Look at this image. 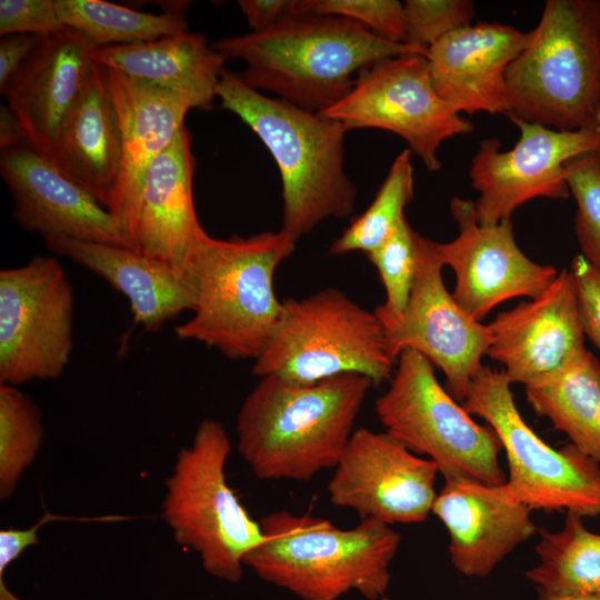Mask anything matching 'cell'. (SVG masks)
<instances>
[{
  "instance_id": "obj_1",
  "label": "cell",
  "mask_w": 600,
  "mask_h": 600,
  "mask_svg": "<svg viewBox=\"0 0 600 600\" xmlns=\"http://www.w3.org/2000/svg\"><path fill=\"white\" fill-rule=\"evenodd\" d=\"M212 48L242 60L240 79L308 111L324 112L352 89L361 70L389 58L422 56L351 20L299 12L274 26L220 39Z\"/></svg>"
},
{
  "instance_id": "obj_2",
  "label": "cell",
  "mask_w": 600,
  "mask_h": 600,
  "mask_svg": "<svg viewBox=\"0 0 600 600\" xmlns=\"http://www.w3.org/2000/svg\"><path fill=\"white\" fill-rule=\"evenodd\" d=\"M372 386L357 373L308 386L260 377L237 416L241 457L261 480L308 481L334 469Z\"/></svg>"
},
{
  "instance_id": "obj_3",
  "label": "cell",
  "mask_w": 600,
  "mask_h": 600,
  "mask_svg": "<svg viewBox=\"0 0 600 600\" xmlns=\"http://www.w3.org/2000/svg\"><path fill=\"white\" fill-rule=\"evenodd\" d=\"M296 241L283 230L216 239L203 232L190 249L182 277L193 293L192 317L174 332L234 359L257 360L283 312L274 273Z\"/></svg>"
},
{
  "instance_id": "obj_4",
  "label": "cell",
  "mask_w": 600,
  "mask_h": 600,
  "mask_svg": "<svg viewBox=\"0 0 600 600\" xmlns=\"http://www.w3.org/2000/svg\"><path fill=\"white\" fill-rule=\"evenodd\" d=\"M216 97L259 137L279 168L281 230L297 242L322 221L352 214L357 189L344 170L348 130L340 121L262 94L226 69Z\"/></svg>"
},
{
  "instance_id": "obj_5",
  "label": "cell",
  "mask_w": 600,
  "mask_h": 600,
  "mask_svg": "<svg viewBox=\"0 0 600 600\" xmlns=\"http://www.w3.org/2000/svg\"><path fill=\"white\" fill-rule=\"evenodd\" d=\"M263 540L243 564L260 579L301 600H338L356 591L382 600L390 586V564L401 536L389 524L362 519L340 529L329 520L287 510L259 521Z\"/></svg>"
},
{
  "instance_id": "obj_6",
  "label": "cell",
  "mask_w": 600,
  "mask_h": 600,
  "mask_svg": "<svg viewBox=\"0 0 600 600\" xmlns=\"http://www.w3.org/2000/svg\"><path fill=\"white\" fill-rule=\"evenodd\" d=\"M506 74L508 112L560 131L598 129L600 2L548 0Z\"/></svg>"
},
{
  "instance_id": "obj_7",
  "label": "cell",
  "mask_w": 600,
  "mask_h": 600,
  "mask_svg": "<svg viewBox=\"0 0 600 600\" xmlns=\"http://www.w3.org/2000/svg\"><path fill=\"white\" fill-rule=\"evenodd\" d=\"M397 359L377 314L337 288L283 300V312L253 374L308 386L346 373L390 381Z\"/></svg>"
},
{
  "instance_id": "obj_8",
  "label": "cell",
  "mask_w": 600,
  "mask_h": 600,
  "mask_svg": "<svg viewBox=\"0 0 600 600\" xmlns=\"http://www.w3.org/2000/svg\"><path fill=\"white\" fill-rule=\"evenodd\" d=\"M230 452L224 427L203 419L191 444L177 456L161 514L174 541L193 550L209 574L236 583L242 578L244 558L263 533L228 484Z\"/></svg>"
},
{
  "instance_id": "obj_9",
  "label": "cell",
  "mask_w": 600,
  "mask_h": 600,
  "mask_svg": "<svg viewBox=\"0 0 600 600\" xmlns=\"http://www.w3.org/2000/svg\"><path fill=\"white\" fill-rule=\"evenodd\" d=\"M376 412L387 433L413 453L427 456L444 480L506 482L496 431L478 424L457 403L420 352L406 349L399 354L388 390L376 400Z\"/></svg>"
},
{
  "instance_id": "obj_10",
  "label": "cell",
  "mask_w": 600,
  "mask_h": 600,
  "mask_svg": "<svg viewBox=\"0 0 600 600\" xmlns=\"http://www.w3.org/2000/svg\"><path fill=\"white\" fill-rule=\"evenodd\" d=\"M503 371L481 366L462 407L482 418L506 450L511 494L531 510L600 517V464L569 443L553 449L522 419Z\"/></svg>"
},
{
  "instance_id": "obj_11",
  "label": "cell",
  "mask_w": 600,
  "mask_h": 600,
  "mask_svg": "<svg viewBox=\"0 0 600 600\" xmlns=\"http://www.w3.org/2000/svg\"><path fill=\"white\" fill-rule=\"evenodd\" d=\"M73 288L54 257L0 271V384L62 374L73 348Z\"/></svg>"
},
{
  "instance_id": "obj_12",
  "label": "cell",
  "mask_w": 600,
  "mask_h": 600,
  "mask_svg": "<svg viewBox=\"0 0 600 600\" xmlns=\"http://www.w3.org/2000/svg\"><path fill=\"white\" fill-rule=\"evenodd\" d=\"M347 130L376 128L401 137L430 172L442 167L441 143L473 124L437 92L426 57L402 56L361 70L351 91L321 112Z\"/></svg>"
},
{
  "instance_id": "obj_13",
  "label": "cell",
  "mask_w": 600,
  "mask_h": 600,
  "mask_svg": "<svg viewBox=\"0 0 600 600\" xmlns=\"http://www.w3.org/2000/svg\"><path fill=\"white\" fill-rule=\"evenodd\" d=\"M520 137L508 151L500 141L487 138L470 164L472 187L480 193L474 201L477 220L496 224L531 199H566L570 191L564 166L571 159L600 151V130L560 131L513 117Z\"/></svg>"
},
{
  "instance_id": "obj_14",
  "label": "cell",
  "mask_w": 600,
  "mask_h": 600,
  "mask_svg": "<svg viewBox=\"0 0 600 600\" xmlns=\"http://www.w3.org/2000/svg\"><path fill=\"white\" fill-rule=\"evenodd\" d=\"M437 464L422 458L387 432L356 429L328 482L334 507L348 508L362 519L420 523L437 497Z\"/></svg>"
},
{
  "instance_id": "obj_15",
  "label": "cell",
  "mask_w": 600,
  "mask_h": 600,
  "mask_svg": "<svg viewBox=\"0 0 600 600\" xmlns=\"http://www.w3.org/2000/svg\"><path fill=\"white\" fill-rule=\"evenodd\" d=\"M418 264L410 299L402 317L386 328L392 356L412 349L446 376L447 391L466 399L472 377L482 366L490 333L456 301L442 279L438 242L418 233Z\"/></svg>"
},
{
  "instance_id": "obj_16",
  "label": "cell",
  "mask_w": 600,
  "mask_h": 600,
  "mask_svg": "<svg viewBox=\"0 0 600 600\" xmlns=\"http://www.w3.org/2000/svg\"><path fill=\"white\" fill-rule=\"evenodd\" d=\"M450 212L458 236L438 243V250L443 266L456 274L452 296L472 319L481 321L513 298H537L557 277L554 267L532 261L520 250L511 219L481 224L474 201L459 197L450 200Z\"/></svg>"
},
{
  "instance_id": "obj_17",
  "label": "cell",
  "mask_w": 600,
  "mask_h": 600,
  "mask_svg": "<svg viewBox=\"0 0 600 600\" xmlns=\"http://www.w3.org/2000/svg\"><path fill=\"white\" fill-rule=\"evenodd\" d=\"M487 326V356L504 367L511 384L548 381L587 351L574 281L567 269L540 296L498 313Z\"/></svg>"
},
{
  "instance_id": "obj_18",
  "label": "cell",
  "mask_w": 600,
  "mask_h": 600,
  "mask_svg": "<svg viewBox=\"0 0 600 600\" xmlns=\"http://www.w3.org/2000/svg\"><path fill=\"white\" fill-rule=\"evenodd\" d=\"M0 173L21 228L43 239L64 237L136 250L107 208L27 143L1 151Z\"/></svg>"
},
{
  "instance_id": "obj_19",
  "label": "cell",
  "mask_w": 600,
  "mask_h": 600,
  "mask_svg": "<svg viewBox=\"0 0 600 600\" xmlns=\"http://www.w3.org/2000/svg\"><path fill=\"white\" fill-rule=\"evenodd\" d=\"M94 48L81 32L62 27L42 37L1 92L26 143L38 153L51 157L87 87Z\"/></svg>"
},
{
  "instance_id": "obj_20",
  "label": "cell",
  "mask_w": 600,
  "mask_h": 600,
  "mask_svg": "<svg viewBox=\"0 0 600 600\" xmlns=\"http://www.w3.org/2000/svg\"><path fill=\"white\" fill-rule=\"evenodd\" d=\"M432 512L449 534V556L463 576L484 578L538 530L531 509L503 484L446 480Z\"/></svg>"
},
{
  "instance_id": "obj_21",
  "label": "cell",
  "mask_w": 600,
  "mask_h": 600,
  "mask_svg": "<svg viewBox=\"0 0 600 600\" xmlns=\"http://www.w3.org/2000/svg\"><path fill=\"white\" fill-rule=\"evenodd\" d=\"M106 70L122 138L121 174L109 211L132 241L139 199L149 166L184 127L186 114L193 108H206L191 93L136 80L111 69Z\"/></svg>"
},
{
  "instance_id": "obj_22",
  "label": "cell",
  "mask_w": 600,
  "mask_h": 600,
  "mask_svg": "<svg viewBox=\"0 0 600 600\" xmlns=\"http://www.w3.org/2000/svg\"><path fill=\"white\" fill-rule=\"evenodd\" d=\"M529 37V31L488 21L444 36L426 57L437 92L459 113L506 114L507 70Z\"/></svg>"
},
{
  "instance_id": "obj_23",
  "label": "cell",
  "mask_w": 600,
  "mask_h": 600,
  "mask_svg": "<svg viewBox=\"0 0 600 600\" xmlns=\"http://www.w3.org/2000/svg\"><path fill=\"white\" fill-rule=\"evenodd\" d=\"M194 168L191 137L183 127L146 172L132 233L137 251L181 276L190 249L206 232L194 209Z\"/></svg>"
},
{
  "instance_id": "obj_24",
  "label": "cell",
  "mask_w": 600,
  "mask_h": 600,
  "mask_svg": "<svg viewBox=\"0 0 600 600\" xmlns=\"http://www.w3.org/2000/svg\"><path fill=\"white\" fill-rule=\"evenodd\" d=\"M48 249L104 279L129 301L134 321L157 331L183 311H192L193 293L169 264L131 248L64 237L43 239Z\"/></svg>"
},
{
  "instance_id": "obj_25",
  "label": "cell",
  "mask_w": 600,
  "mask_h": 600,
  "mask_svg": "<svg viewBox=\"0 0 600 600\" xmlns=\"http://www.w3.org/2000/svg\"><path fill=\"white\" fill-rule=\"evenodd\" d=\"M110 209L122 167V138L106 68L93 62L87 87L49 158Z\"/></svg>"
},
{
  "instance_id": "obj_26",
  "label": "cell",
  "mask_w": 600,
  "mask_h": 600,
  "mask_svg": "<svg viewBox=\"0 0 600 600\" xmlns=\"http://www.w3.org/2000/svg\"><path fill=\"white\" fill-rule=\"evenodd\" d=\"M92 61L136 80L191 93L210 109L226 59L204 36L187 31L132 44L94 48Z\"/></svg>"
},
{
  "instance_id": "obj_27",
  "label": "cell",
  "mask_w": 600,
  "mask_h": 600,
  "mask_svg": "<svg viewBox=\"0 0 600 600\" xmlns=\"http://www.w3.org/2000/svg\"><path fill=\"white\" fill-rule=\"evenodd\" d=\"M533 411L600 464V362L587 350L552 379L526 387Z\"/></svg>"
},
{
  "instance_id": "obj_28",
  "label": "cell",
  "mask_w": 600,
  "mask_h": 600,
  "mask_svg": "<svg viewBox=\"0 0 600 600\" xmlns=\"http://www.w3.org/2000/svg\"><path fill=\"white\" fill-rule=\"evenodd\" d=\"M539 563L524 572L537 590L556 594L600 591V534L582 517L567 512L561 530L539 529Z\"/></svg>"
},
{
  "instance_id": "obj_29",
  "label": "cell",
  "mask_w": 600,
  "mask_h": 600,
  "mask_svg": "<svg viewBox=\"0 0 600 600\" xmlns=\"http://www.w3.org/2000/svg\"><path fill=\"white\" fill-rule=\"evenodd\" d=\"M63 27L86 36L96 48L132 44L187 32L183 11L148 13L103 0H56Z\"/></svg>"
},
{
  "instance_id": "obj_30",
  "label": "cell",
  "mask_w": 600,
  "mask_h": 600,
  "mask_svg": "<svg viewBox=\"0 0 600 600\" xmlns=\"http://www.w3.org/2000/svg\"><path fill=\"white\" fill-rule=\"evenodd\" d=\"M413 194V168L408 148L396 157L372 203L331 243L329 253L363 251L369 254L380 248L406 218L404 209Z\"/></svg>"
},
{
  "instance_id": "obj_31",
  "label": "cell",
  "mask_w": 600,
  "mask_h": 600,
  "mask_svg": "<svg viewBox=\"0 0 600 600\" xmlns=\"http://www.w3.org/2000/svg\"><path fill=\"white\" fill-rule=\"evenodd\" d=\"M44 438L39 407L16 386L0 384V499L13 496Z\"/></svg>"
},
{
  "instance_id": "obj_32",
  "label": "cell",
  "mask_w": 600,
  "mask_h": 600,
  "mask_svg": "<svg viewBox=\"0 0 600 600\" xmlns=\"http://www.w3.org/2000/svg\"><path fill=\"white\" fill-rule=\"evenodd\" d=\"M418 232L404 218L391 237L367 254L376 267L386 292V300L374 313L383 328L394 324L410 299L418 264Z\"/></svg>"
},
{
  "instance_id": "obj_33",
  "label": "cell",
  "mask_w": 600,
  "mask_h": 600,
  "mask_svg": "<svg viewBox=\"0 0 600 600\" xmlns=\"http://www.w3.org/2000/svg\"><path fill=\"white\" fill-rule=\"evenodd\" d=\"M564 174L577 204L574 230L581 256L600 271V151L571 159Z\"/></svg>"
},
{
  "instance_id": "obj_34",
  "label": "cell",
  "mask_w": 600,
  "mask_h": 600,
  "mask_svg": "<svg viewBox=\"0 0 600 600\" xmlns=\"http://www.w3.org/2000/svg\"><path fill=\"white\" fill-rule=\"evenodd\" d=\"M404 43L426 57L429 48L450 32L471 24L474 4L469 0H407Z\"/></svg>"
},
{
  "instance_id": "obj_35",
  "label": "cell",
  "mask_w": 600,
  "mask_h": 600,
  "mask_svg": "<svg viewBox=\"0 0 600 600\" xmlns=\"http://www.w3.org/2000/svg\"><path fill=\"white\" fill-rule=\"evenodd\" d=\"M299 10L344 18L383 39L404 43L403 3L397 0H299Z\"/></svg>"
},
{
  "instance_id": "obj_36",
  "label": "cell",
  "mask_w": 600,
  "mask_h": 600,
  "mask_svg": "<svg viewBox=\"0 0 600 600\" xmlns=\"http://www.w3.org/2000/svg\"><path fill=\"white\" fill-rule=\"evenodd\" d=\"M61 24L56 0H1L0 34H37L46 37Z\"/></svg>"
},
{
  "instance_id": "obj_37",
  "label": "cell",
  "mask_w": 600,
  "mask_h": 600,
  "mask_svg": "<svg viewBox=\"0 0 600 600\" xmlns=\"http://www.w3.org/2000/svg\"><path fill=\"white\" fill-rule=\"evenodd\" d=\"M580 320L584 337L600 351V271L578 254L571 262Z\"/></svg>"
},
{
  "instance_id": "obj_38",
  "label": "cell",
  "mask_w": 600,
  "mask_h": 600,
  "mask_svg": "<svg viewBox=\"0 0 600 600\" xmlns=\"http://www.w3.org/2000/svg\"><path fill=\"white\" fill-rule=\"evenodd\" d=\"M239 8L253 31L268 29L299 13V0H238Z\"/></svg>"
},
{
  "instance_id": "obj_39",
  "label": "cell",
  "mask_w": 600,
  "mask_h": 600,
  "mask_svg": "<svg viewBox=\"0 0 600 600\" xmlns=\"http://www.w3.org/2000/svg\"><path fill=\"white\" fill-rule=\"evenodd\" d=\"M67 518L44 513L41 519L33 526L27 529L8 528L0 531V576L7 568L31 546L38 543L39 529L47 522L53 520H68Z\"/></svg>"
},
{
  "instance_id": "obj_40",
  "label": "cell",
  "mask_w": 600,
  "mask_h": 600,
  "mask_svg": "<svg viewBox=\"0 0 600 600\" xmlns=\"http://www.w3.org/2000/svg\"><path fill=\"white\" fill-rule=\"evenodd\" d=\"M42 37L37 34H11L0 40V92L34 51Z\"/></svg>"
},
{
  "instance_id": "obj_41",
  "label": "cell",
  "mask_w": 600,
  "mask_h": 600,
  "mask_svg": "<svg viewBox=\"0 0 600 600\" xmlns=\"http://www.w3.org/2000/svg\"><path fill=\"white\" fill-rule=\"evenodd\" d=\"M26 143L21 126L8 106L0 109V148L7 150Z\"/></svg>"
},
{
  "instance_id": "obj_42",
  "label": "cell",
  "mask_w": 600,
  "mask_h": 600,
  "mask_svg": "<svg viewBox=\"0 0 600 600\" xmlns=\"http://www.w3.org/2000/svg\"><path fill=\"white\" fill-rule=\"evenodd\" d=\"M536 600H600L599 592L579 593V594H556L537 590Z\"/></svg>"
},
{
  "instance_id": "obj_43",
  "label": "cell",
  "mask_w": 600,
  "mask_h": 600,
  "mask_svg": "<svg viewBox=\"0 0 600 600\" xmlns=\"http://www.w3.org/2000/svg\"><path fill=\"white\" fill-rule=\"evenodd\" d=\"M598 130H600V114H599V120H598Z\"/></svg>"
},
{
  "instance_id": "obj_44",
  "label": "cell",
  "mask_w": 600,
  "mask_h": 600,
  "mask_svg": "<svg viewBox=\"0 0 600 600\" xmlns=\"http://www.w3.org/2000/svg\"><path fill=\"white\" fill-rule=\"evenodd\" d=\"M382 600H393V599H388V598H384V599H382Z\"/></svg>"
}]
</instances>
